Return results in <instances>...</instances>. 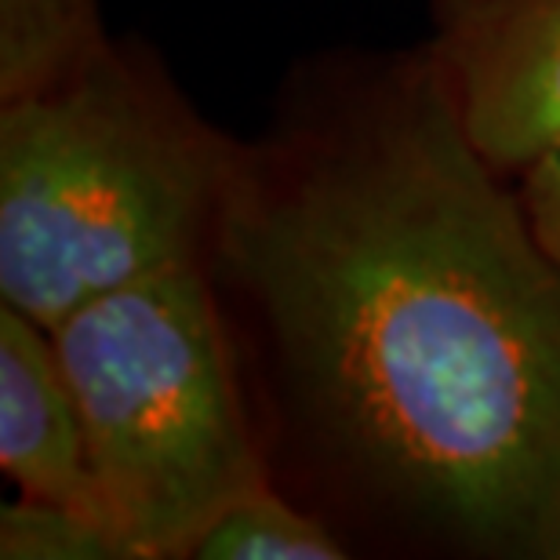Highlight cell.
I'll use <instances>...</instances> for the list:
<instances>
[{
	"mask_svg": "<svg viewBox=\"0 0 560 560\" xmlns=\"http://www.w3.org/2000/svg\"><path fill=\"white\" fill-rule=\"evenodd\" d=\"M0 466L19 495L103 513L70 375L48 324L0 302ZM125 535V532H120Z\"/></svg>",
	"mask_w": 560,
	"mask_h": 560,
	"instance_id": "5",
	"label": "cell"
},
{
	"mask_svg": "<svg viewBox=\"0 0 560 560\" xmlns=\"http://www.w3.org/2000/svg\"><path fill=\"white\" fill-rule=\"evenodd\" d=\"M433 59L233 153L211 252L335 477L480 557H560V262Z\"/></svg>",
	"mask_w": 560,
	"mask_h": 560,
	"instance_id": "1",
	"label": "cell"
},
{
	"mask_svg": "<svg viewBox=\"0 0 560 560\" xmlns=\"http://www.w3.org/2000/svg\"><path fill=\"white\" fill-rule=\"evenodd\" d=\"M106 44L103 0H0V98L59 81Z\"/></svg>",
	"mask_w": 560,
	"mask_h": 560,
	"instance_id": "6",
	"label": "cell"
},
{
	"mask_svg": "<svg viewBox=\"0 0 560 560\" xmlns=\"http://www.w3.org/2000/svg\"><path fill=\"white\" fill-rule=\"evenodd\" d=\"M430 59L469 142L502 175L560 142V0H441Z\"/></svg>",
	"mask_w": 560,
	"mask_h": 560,
	"instance_id": "4",
	"label": "cell"
},
{
	"mask_svg": "<svg viewBox=\"0 0 560 560\" xmlns=\"http://www.w3.org/2000/svg\"><path fill=\"white\" fill-rule=\"evenodd\" d=\"M4 560H136L131 542L103 513L19 495L0 510Z\"/></svg>",
	"mask_w": 560,
	"mask_h": 560,
	"instance_id": "8",
	"label": "cell"
},
{
	"mask_svg": "<svg viewBox=\"0 0 560 560\" xmlns=\"http://www.w3.org/2000/svg\"><path fill=\"white\" fill-rule=\"evenodd\" d=\"M521 205L539 244L560 262V142L521 172Z\"/></svg>",
	"mask_w": 560,
	"mask_h": 560,
	"instance_id": "9",
	"label": "cell"
},
{
	"mask_svg": "<svg viewBox=\"0 0 560 560\" xmlns=\"http://www.w3.org/2000/svg\"><path fill=\"white\" fill-rule=\"evenodd\" d=\"M51 335L136 560L189 557L222 506L270 480L205 262L106 291Z\"/></svg>",
	"mask_w": 560,
	"mask_h": 560,
	"instance_id": "3",
	"label": "cell"
},
{
	"mask_svg": "<svg viewBox=\"0 0 560 560\" xmlns=\"http://www.w3.org/2000/svg\"><path fill=\"white\" fill-rule=\"evenodd\" d=\"M197 560H331L346 557L328 524L266 485L244 491L205 524L189 546Z\"/></svg>",
	"mask_w": 560,
	"mask_h": 560,
	"instance_id": "7",
	"label": "cell"
},
{
	"mask_svg": "<svg viewBox=\"0 0 560 560\" xmlns=\"http://www.w3.org/2000/svg\"><path fill=\"white\" fill-rule=\"evenodd\" d=\"M233 153L114 44L0 98V302L55 328L106 291L205 262Z\"/></svg>",
	"mask_w": 560,
	"mask_h": 560,
	"instance_id": "2",
	"label": "cell"
}]
</instances>
